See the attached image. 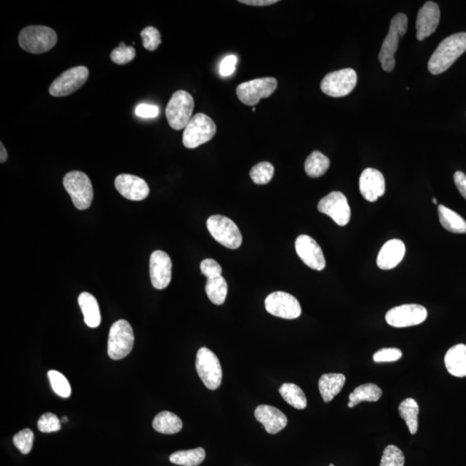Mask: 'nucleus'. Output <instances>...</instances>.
Wrapping results in <instances>:
<instances>
[{
	"instance_id": "9",
	"label": "nucleus",
	"mask_w": 466,
	"mask_h": 466,
	"mask_svg": "<svg viewBox=\"0 0 466 466\" xmlns=\"http://www.w3.org/2000/svg\"><path fill=\"white\" fill-rule=\"evenodd\" d=\"M198 375L206 387L211 390L220 388L222 382V368L220 360L211 350L202 348L198 350L196 363Z\"/></svg>"
},
{
	"instance_id": "20",
	"label": "nucleus",
	"mask_w": 466,
	"mask_h": 466,
	"mask_svg": "<svg viewBox=\"0 0 466 466\" xmlns=\"http://www.w3.org/2000/svg\"><path fill=\"white\" fill-rule=\"evenodd\" d=\"M360 189L366 201L374 202L385 193V180L382 173L375 168H366L360 179Z\"/></svg>"
},
{
	"instance_id": "39",
	"label": "nucleus",
	"mask_w": 466,
	"mask_h": 466,
	"mask_svg": "<svg viewBox=\"0 0 466 466\" xmlns=\"http://www.w3.org/2000/svg\"><path fill=\"white\" fill-rule=\"evenodd\" d=\"M143 47L148 51H154L162 43L161 34L158 29L148 26L141 31Z\"/></svg>"
},
{
	"instance_id": "42",
	"label": "nucleus",
	"mask_w": 466,
	"mask_h": 466,
	"mask_svg": "<svg viewBox=\"0 0 466 466\" xmlns=\"http://www.w3.org/2000/svg\"><path fill=\"white\" fill-rule=\"evenodd\" d=\"M201 273L207 276L208 279H213L221 276L222 268L218 263L212 258L203 260L201 263Z\"/></svg>"
},
{
	"instance_id": "13",
	"label": "nucleus",
	"mask_w": 466,
	"mask_h": 466,
	"mask_svg": "<svg viewBox=\"0 0 466 466\" xmlns=\"http://www.w3.org/2000/svg\"><path fill=\"white\" fill-rule=\"evenodd\" d=\"M427 317V310L417 304H405L391 308L386 313V323L393 328L413 327L424 323Z\"/></svg>"
},
{
	"instance_id": "24",
	"label": "nucleus",
	"mask_w": 466,
	"mask_h": 466,
	"mask_svg": "<svg viewBox=\"0 0 466 466\" xmlns=\"http://www.w3.org/2000/svg\"><path fill=\"white\" fill-rule=\"evenodd\" d=\"M78 303L83 313L86 325L91 328H98L101 323V315L96 297L88 292H83L79 295Z\"/></svg>"
},
{
	"instance_id": "29",
	"label": "nucleus",
	"mask_w": 466,
	"mask_h": 466,
	"mask_svg": "<svg viewBox=\"0 0 466 466\" xmlns=\"http://www.w3.org/2000/svg\"><path fill=\"white\" fill-rule=\"evenodd\" d=\"M399 414L405 420L411 435H415L418 430V415L420 408L418 403L413 398H407L400 404Z\"/></svg>"
},
{
	"instance_id": "16",
	"label": "nucleus",
	"mask_w": 466,
	"mask_h": 466,
	"mask_svg": "<svg viewBox=\"0 0 466 466\" xmlns=\"http://www.w3.org/2000/svg\"><path fill=\"white\" fill-rule=\"evenodd\" d=\"M297 255L303 262L315 270H323L325 267V259L323 251L318 243L308 235H300L295 241Z\"/></svg>"
},
{
	"instance_id": "5",
	"label": "nucleus",
	"mask_w": 466,
	"mask_h": 466,
	"mask_svg": "<svg viewBox=\"0 0 466 466\" xmlns=\"http://www.w3.org/2000/svg\"><path fill=\"white\" fill-rule=\"evenodd\" d=\"M133 328L126 320H119L111 325L108 339V355L113 360L125 358L133 350L134 345Z\"/></svg>"
},
{
	"instance_id": "46",
	"label": "nucleus",
	"mask_w": 466,
	"mask_h": 466,
	"mask_svg": "<svg viewBox=\"0 0 466 466\" xmlns=\"http://www.w3.org/2000/svg\"><path fill=\"white\" fill-rule=\"evenodd\" d=\"M278 0H240L239 3L245 4L247 6H267L278 3Z\"/></svg>"
},
{
	"instance_id": "12",
	"label": "nucleus",
	"mask_w": 466,
	"mask_h": 466,
	"mask_svg": "<svg viewBox=\"0 0 466 466\" xmlns=\"http://www.w3.org/2000/svg\"><path fill=\"white\" fill-rule=\"evenodd\" d=\"M89 76V70L84 66H77L67 70L57 77L49 86V93L54 97L68 96L86 83Z\"/></svg>"
},
{
	"instance_id": "18",
	"label": "nucleus",
	"mask_w": 466,
	"mask_h": 466,
	"mask_svg": "<svg viewBox=\"0 0 466 466\" xmlns=\"http://www.w3.org/2000/svg\"><path fill=\"white\" fill-rule=\"evenodd\" d=\"M115 188L127 200L140 201L150 195V188L146 181L133 175L122 174L115 179Z\"/></svg>"
},
{
	"instance_id": "47",
	"label": "nucleus",
	"mask_w": 466,
	"mask_h": 466,
	"mask_svg": "<svg viewBox=\"0 0 466 466\" xmlns=\"http://www.w3.org/2000/svg\"><path fill=\"white\" fill-rule=\"evenodd\" d=\"M0 147H1V150H0V151H1V154H0V162H1V163H4L6 162L8 158V153L6 151V148H5V146H4L3 143H0Z\"/></svg>"
},
{
	"instance_id": "34",
	"label": "nucleus",
	"mask_w": 466,
	"mask_h": 466,
	"mask_svg": "<svg viewBox=\"0 0 466 466\" xmlns=\"http://www.w3.org/2000/svg\"><path fill=\"white\" fill-rule=\"evenodd\" d=\"M274 174V166L269 162H262L255 165L250 172L251 180L258 185L269 183L273 178Z\"/></svg>"
},
{
	"instance_id": "19",
	"label": "nucleus",
	"mask_w": 466,
	"mask_h": 466,
	"mask_svg": "<svg viewBox=\"0 0 466 466\" xmlns=\"http://www.w3.org/2000/svg\"><path fill=\"white\" fill-rule=\"evenodd\" d=\"M440 19V7L436 3L428 1L420 8L416 20V37L422 41L435 33Z\"/></svg>"
},
{
	"instance_id": "26",
	"label": "nucleus",
	"mask_w": 466,
	"mask_h": 466,
	"mask_svg": "<svg viewBox=\"0 0 466 466\" xmlns=\"http://www.w3.org/2000/svg\"><path fill=\"white\" fill-rule=\"evenodd\" d=\"M439 218L441 226L448 232L452 233H466V221L460 214L452 210L440 205L438 207Z\"/></svg>"
},
{
	"instance_id": "36",
	"label": "nucleus",
	"mask_w": 466,
	"mask_h": 466,
	"mask_svg": "<svg viewBox=\"0 0 466 466\" xmlns=\"http://www.w3.org/2000/svg\"><path fill=\"white\" fill-rule=\"evenodd\" d=\"M405 457L401 449L390 445L383 451L380 466H404Z\"/></svg>"
},
{
	"instance_id": "32",
	"label": "nucleus",
	"mask_w": 466,
	"mask_h": 466,
	"mask_svg": "<svg viewBox=\"0 0 466 466\" xmlns=\"http://www.w3.org/2000/svg\"><path fill=\"white\" fill-rule=\"evenodd\" d=\"M206 452L203 448L198 447L191 450L178 451L170 457L171 463L183 466H198L204 461Z\"/></svg>"
},
{
	"instance_id": "8",
	"label": "nucleus",
	"mask_w": 466,
	"mask_h": 466,
	"mask_svg": "<svg viewBox=\"0 0 466 466\" xmlns=\"http://www.w3.org/2000/svg\"><path fill=\"white\" fill-rule=\"evenodd\" d=\"M207 226L213 238L226 248L235 250L241 246L242 234L238 226L231 218L213 216L208 218Z\"/></svg>"
},
{
	"instance_id": "38",
	"label": "nucleus",
	"mask_w": 466,
	"mask_h": 466,
	"mask_svg": "<svg viewBox=\"0 0 466 466\" xmlns=\"http://www.w3.org/2000/svg\"><path fill=\"white\" fill-rule=\"evenodd\" d=\"M33 441H34V434L29 428L19 432L14 437L15 447L24 455H28L31 451Z\"/></svg>"
},
{
	"instance_id": "1",
	"label": "nucleus",
	"mask_w": 466,
	"mask_h": 466,
	"mask_svg": "<svg viewBox=\"0 0 466 466\" xmlns=\"http://www.w3.org/2000/svg\"><path fill=\"white\" fill-rule=\"evenodd\" d=\"M466 51V33L460 32L445 39L437 47L428 61V70L432 74L447 71L460 56Z\"/></svg>"
},
{
	"instance_id": "48",
	"label": "nucleus",
	"mask_w": 466,
	"mask_h": 466,
	"mask_svg": "<svg viewBox=\"0 0 466 466\" xmlns=\"http://www.w3.org/2000/svg\"><path fill=\"white\" fill-rule=\"evenodd\" d=\"M69 419L67 417H64L61 419V422H68Z\"/></svg>"
},
{
	"instance_id": "35",
	"label": "nucleus",
	"mask_w": 466,
	"mask_h": 466,
	"mask_svg": "<svg viewBox=\"0 0 466 466\" xmlns=\"http://www.w3.org/2000/svg\"><path fill=\"white\" fill-rule=\"evenodd\" d=\"M48 378L54 391L56 395L63 398H69L71 395V387H70L68 379L63 374L56 370H49Z\"/></svg>"
},
{
	"instance_id": "44",
	"label": "nucleus",
	"mask_w": 466,
	"mask_h": 466,
	"mask_svg": "<svg viewBox=\"0 0 466 466\" xmlns=\"http://www.w3.org/2000/svg\"><path fill=\"white\" fill-rule=\"evenodd\" d=\"M136 115H138V117L144 118H151L158 116L159 109L158 106L148 105V104H140L137 106V108L135 110Z\"/></svg>"
},
{
	"instance_id": "25",
	"label": "nucleus",
	"mask_w": 466,
	"mask_h": 466,
	"mask_svg": "<svg viewBox=\"0 0 466 466\" xmlns=\"http://www.w3.org/2000/svg\"><path fill=\"white\" fill-rule=\"evenodd\" d=\"M345 383V375L328 373L321 376L319 380V390L325 402H330L340 392Z\"/></svg>"
},
{
	"instance_id": "6",
	"label": "nucleus",
	"mask_w": 466,
	"mask_h": 466,
	"mask_svg": "<svg viewBox=\"0 0 466 466\" xmlns=\"http://www.w3.org/2000/svg\"><path fill=\"white\" fill-rule=\"evenodd\" d=\"M64 186L76 208L86 210L93 200V188L89 177L83 172L71 171L64 178Z\"/></svg>"
},
{
	"instance_id": "43",
	"label": "nucleus",
	"mask_w": 466,
	"mask_h": 466,
	"mask_svg": "<svg viewBox=\"0 0 466 466\" xmlns=\"http://www.w3.org/2000/svg\"><path fill=\"white\" fill-rule=\"evenodd\" d=\"M238 59L236 56L230 55L222 60L220 66V74L223 77L232 76L236 69Z\"/></svg>"
},
{
	"instance_id": "11",
	"label": "nucleus",
	"mask_w": 466,
	"mask_h": 466,
	"mask_svg": "<svg viewBox=\"0 0 466 466\" xmlns=\"http://www.w3.org/2000/svg\"><path fill=\"white\" fill-rule=\"evenodd\" d=\"M278 88V81L275 78L266 77L244 82L238 86L237 96L243 104L254 106L262 98L273 94Z\"/></svg>"
},
{
	"instance_id": "17",
	"label": "nucleus",
	"mask_w": 466,
	"mask_h": 466,
	"mask_svg": "<svg viewBox=\"0 0 466 466\" xmlns=\"http://www.w3.org/2000/svg\"><path fill=\"white\" fill-rule=\"evenodd\" d=\"M150 274L152 285L156 290H164L171 282L172 262L166 253L156 250L151 255Z\"/></svg>"
},
{
	"instance_id": "7",
	"label": "nucleus",
	"mask_w": 466,
	"mask_h": 466,
	"mask_svg": "<svg viewBox=\"0 0 466 466\" xmlns=\"http://www.w3.org/2000/svg\"><path fill=\"white\" fill-rule=\"evenodd\" d=\"M216 125L204 113H197L184 129L183 142L188 148H196L208 143L216 134Z\"/></svg>"
},
{
	"instance_id": "22",
	"label": "nucleus",
	"mask_w": 466,
	"mask_h": 466,
	"mask_svg": "<svg viewBox=\"0 0 466 466\" xmlns=\"http://www.w3.org/2000/svg\"><path fill=\"white\" fill-rule=\"evenodd\" d=\"M405 253L406 247L402 240L391 239L379 251L377 265L383 270H392L402 261Z\"/></svg>"
},
{
	"instance_id": "30",
	"label": "nucleus",
	"mask_w": 466,
	"mask_h": 466,
	"mask_svg": "<svg viewBox=\"0 0 466 466\" xmlns=\"http://www.w3.org/2000/svg\"><path fill=\"white\" fill-rule=\"evenodd\" d=\"M279 392L285 402L296 410H304L308 405L303 390L295 383H286L280 388Z\"/></svg>"
},
{
	"instance_id": "4",
	"label": "nucleus",
	"mask_w": 466,
	"mask_h": 466,
	"mask_svg": "<svg viewBox=\"0 0 466 466\" xmlns=\"http://www.w3.org/2000/svg\"><path fill=\"white\" fill-rule=\"evenodd\" d=\"M193 107L195 101L191 93L180 90L173 94L165 109L168 125L172 129H185L193 118Z\"/></svg>"
},
{
	"instance_id": "23",
	"label": "nucleus",
	"mask_w": 466,
	"mask_h": 466,
	"mask_svg": "<svg viewBox=\"0 0 466 466\" xmlns=\"http://www.w3.org/2000/svg\"><path fill=\"white\" fill-rule=\"evenodd\" d=\"M445 365L452 376L466 377V345H456L449 349L445 356Z\"/></svg>"
},
{
	"instance_id": "14",
	"label": "nucleus",
	"mask_w": 466,
	"mask_h": 466,
	"mask_svg": "<svg viewBox=\"0 0 466 466\" xmlns=\"http://www.w3.org/2000/svg\"><path fill=\"white\" fill-rule=\"evenodd\" d=\"M265 308L270 315L286 320L297 319L302 313L298 300L283 291L274 292L268 295Z\"/></svg>"
},
{
	"instance_id": "45",
	"label": "nucleus",
	"mask_w": 466,
	"mask_h": 466,
	"mask_svg": "<svg viewBox=\"0 0 466 466\" xmlns=\"http://www.w3.org/2000/svg\"><path fill=\"white\" fill-rule=\"evenodd\" d=\"M453 178H455L457 188L459 189L461 196L466 200V176L465 173L457 171Z\"/></svg>"
},
{
	"instance_id": "28",
	"label": "nucleus",
	"mask_w": 466,
	"mask_h": 466,
	"mask_svg": "<svg viewBox=\"0 0 466 466\" xmlns=\"http://www.w3.org/2000/svg\"><path fill=\"white\" fill-rule=\"evenodd\" d=\"M329 167V158L318 151L312 152L305 162V171L312 178H318V177L324 176Z\"/></svg>"
},
{
	"instance_id": "3",
	"label": "nucleus",
	"mask_w": 466,
	"mask_h": 466,
	"mask_svg": "<svg viewBox=\"0 0 466 466\" xmlns=\"http://www.w3.org/2000/svg\"><path fill=\"white\" fill-rule=\"evenodd\" d=\"M407 29V16L398 14L391 20L389 33L383 42L379 61L382 68L386 72L393 71L395 66V54L398 49L399 40L406 34Z\"/></svg>"
},
{
	"instance_id": "33",
	"label": "nucleus",
	"mask_w": 466,
	"mask_h": 466,
	"mask_svg": "<svg viewBox=\"0 0 466 466\" xmlns=\"http://www.w3.org/2000/svg\"><path fill=\"white\" fill-rule=\"evenodd\" d=\"M228 286L226 279L223 276L208 279L206 284V292L208 298L213 304L222 305L226 302L228 295Z\"/></svg>"
},
{
	"instance_id": "27",
	"label": "nucleus",
	"mask_w": 466,
	"mask_h": 466,
	"mask_svg": "<svg viewBox=\"0 0 466 466\" xmlns=\"http://www.w3.org/2000/svg\"><path fill=\"white\" fill-rule=\"evenodd\" d=\"M153 427L156 432L163 435H175L183 428V422L171 412H161L153 420Z\"/></svg>"
},
{
	"instance_id": "2",
	"label": "nucleus",
	"mask_w": 466,
	"mask_h": 466,
	"mask_svg": "<svg viewBox=\"0 0 466 466\" xmlns=\"http://www.w3.org/2000/svg\"><path fill=\"white\" fill-rule=\"evenodd\" d=\"M56 31L44 26H27L20 31L19 36V46L31 54L48 52L56 46Z\"/></svg>"
},
{
	"instance_id": "51",
	"label": "nucleus",
	"mask_w": 466,
	"mask_h": 466,
	"mask_svg": "<svg viewBox=\"0 0 466 466\" xmlns=\"http://www.w3.org/2000/svg\"><path fill=\"white\" fill-rule=\"evenodd\" d=\"M253 111H255V107H253Z\"/></svg>"
},
{
	"instance_id": "31",
	"label": "nucleus",
	"mask_w": 466,
	"mask_h": 466,
	"mask_svg": "<svg viewBox=\"0 0 466 466\" xmlns=\"http://www.w3.org/2000/svg\"><path fill=\"white\" fill-rule=\"evenodd\" d=\"M383 391L374 383H365L356 388L349 395V402L358 405L362 402H378L382 397Z\"/></svg>"
},
{
	"instance_id": "15",
	"label": "nucleus",
	"mask_w": 466,
	"mask_h": 466,
	"mask_svg": "<svg viewBox=\"0 0 466 466\" xmlns=\"http://www.w3.org/2000/svg\"><path fill=\"white\" fill-rule=\"evenodd\" d=\"M318 210L340 226L348 225L350 221V208L348 198L341 192L334 191L323 198L319 202Z\"/></svg>"
},
{
	"instance_id": "21",
	"label": "nucleus",
	"mask_w": 466,
	"mask_h": 466,
	"mask_svg": "<svg viewBox=\"0 0 466 466\" xmlns=\"http://www.w3.org/2000/svg\"><path fill=\"white\" fill-rule=\"evenodd\" d=\"M255 418L263 424L267 432L278 434L288 425V418L278 408L269 405H260L255 410Z\"/></svg>"
},
{
	"instance_id": "40",
	"label": "nucleus",
	"mask_w": 466,
	"mask_h": 466,
	"mask_svg": "<svg viewBox=\"0 0 466 466\" xmlns=\"http://www.w3.org/2000/svg\"><path fill=\"white\" fill-rule=\"evenodd\" d=\"M39 430L42 432H54L61 430V420L55 414L46 413L41 416L37 422Z\"/></svg>"
},
{
	"instance_id": "50",
	"label": "nucleus",
	"mask_w": 466,
	"mask_h": 466,
	"mask_svg": "<svg viewBox=\"0 0 466 466\" xmlns=\"http://www.w3.org/2000/svg\"><path fill=\"white\" fill-rule=\"evenodd\" d=\"M329 466H334V465L333 464H330Z\"/></svg>"
},
{
	"instance_id": "37",
	"label": "nucleus",
	"mask_w": 466,
	"mask_h": 466,
	"mask_svg": "<svg viewBox=\"0 0 466 466\" xmlns=\"http://www.w3.org/2000/svg\"><path fill=\"white\" fill-rule=\"evenodd\" d=\"M136 51L133 47L126 46L125 43L119 44V46L111 53V60L118 65H125L135 59Z\"/></svg>"
},
{
	"instance_id": "49",
	"label": "nucleus",
	"mask_w": 466,
	"mask_h": 466,
	"mask_svg": "<svg viewBox=\"0 0 466 466\" xmlns=\"http://www.w3.org/2000/svg\"><path fill=\"white\" fill-rule=\"evenodd\" d=\"M432 202H434L435 204L438 203V202H437V200L435 199V198H434V199H432Z\"/></svg>"
},
{
	"instance_id": "10",
	"label": "nucleus",
	"mask_w": 466,
	"mask_h": 466,
	"mask_svg": "<svg viewBox=\"0 0 466 466\" xmlns=\"http://www.w3.org/2000/svg\"><path fill=\"white\" fill-rule=\"evenodd\" d=\"M355 70L345 69L329 73L321 81L320 88L325 94L334 98L345 97L352 93L357 85Z\"/></svg>"
},
{
	"instance_id": "41",
	"label": "nucleus",
	"mask_w": 466,
	"mask_h": 466,
	"mask_svg": "<svg viewBox=\"0 0 466 466\" xmlns=\"http://www.w3.org/2000/svg\"><path fill=\"white\" fill-rule=\"evenodd\" d=\"M402 356V350L397 348H383L378 350L373 355V360L376 363H386L397 361Z\"/></svg>"
}]
</instances>
